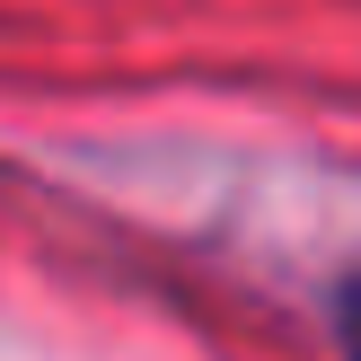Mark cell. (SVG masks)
<instances>
[{
	"label": "cell",
	"mask_w": 361,
	"mask_h": 361,
	"mask_svg": "<svg viewBox=\"0 0 361 361\" xmlns=\"http://www.w3.org/2000/svg\"><path fill=\"white\" fill-rule=\"evenodd\" d=\"M344 361H361V282L344 291Z\"/></svg>",
	"instance_id": "6da1fadb"
}]
</instances>
